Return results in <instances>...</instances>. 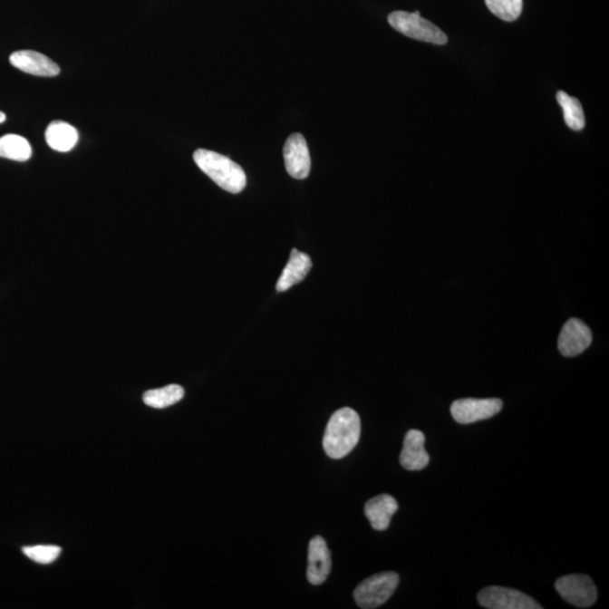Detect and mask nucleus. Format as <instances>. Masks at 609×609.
I'll list each match as a JSON object with an SVG mask.
<instances>
[{
  "label": "nucleus",
  "instance_id": "39448f33",
  "mask_svg": "<svg viewBox=\"0 0 609 609\" xmlns=\"http://www.w3.org/2000/svg\"><path fill=\"white\" fill-rule=\"evenodd\" d=\"M556 588L566 602L575 607L587 608L597 601V589L593 580L585 575L561 576Z\"/></svg>",
  "mask_w": 609,
  "mask_h": 609
},
{
  "label": "nucleus",
  "instance_id": "9b49d317",
  "mask_svg": "<svg viewBox=\"0 0 609 609\" xmlns=\"http://www.w3.org/2000/svg\"><path fill=\"white\" fill-rule=\"evenodd\" d=\"M332 569L331 552L325 539L314 537L308 546L307 579L314 585H322L329 578Z\"/></svg>",
  "mask_w": 609,
  "mask_h": 609
},
{
  "label": "nucleus",
  "instance_id": "4468645a",
  "mask_svg": "<svg viewBox=\"0 0 609 609\" xmlns=\"http://www.w3.org/2000/svg\"><path fill=\"white\" fill-rule=\"evenodd\" d=\"M399 509L398 501L390 495H381L369 500L364 506V514L373 529L386 530L390 527L392 517Z\"/></svg>",
  "mask_w": 609,
  "mask_h": 609
},
{
  "label": "nucleus",
  "instance_id": "2eb2a0df",
  "mask_svg": "<svg viewBox=\"0 0 609 609\" xmlns=\"http://www.w3.org/2000/svg\"><path fill=\"white\" fill-rule=\"evenodd\" d=\"M78 131L67 122H51L45 130V141L55 151H71L78 142Z\"/></svg>",
  "mask_w": 609,
  "mask_h": 609
},
{
  "label": "nucleus",
  "instance_id": "ddd939ff",
  "mask_svg": "<svg viewBox=\"0 0 609 609\" xmlns=\"http://www.w3.org/2000/svg\"><path fill=\"white\" fill-rule=\"evenodd\" d=\"M311 257L294 248L290 253L289 261L276 283V292H287L293 285L302 283L312 269Z\"/></svg>",
  "mask_w": 609,
  "mask_h": 609
},
{
  "label": "nucleus",
  "instance_id": "f257e3e1",
  "mask_svg": "<svg viewBox=\"0 0 609 609\" xmlns=\"http://www.w3.org/2000/svg\"><path fill=\"white\" fill-rule=\"evenodd\" d=\"M362 422L354 410L343 408L332 415L323 438V447L327 456L341 459L352 453L358 445Z\"/></svg>",
  "mask_w": 609,
  "mask_h": 609
},
{
  "label": "nucleus",
  "instance_id": "7ed1b4c3",
  "mask_svg": "<svg viewBox=\"0 0 609 609\" xmlns=\"http://www.w3.org/2000/svg\"><path fill=\"white\" fill-rule=\"evenodd\" d=\"M389 23L394 30L409 36L411 39L437 45H444L449 43V38L444 32L430 21L422 18L420 12L398 11L391 13Z\"/></svg>",
  "mask_w": 609,
  "mask_h": 609
},
{
  "label": "nucleus",
  "instance_id": "a211bd4d",
  "mask_svg": "<svg viewBox=\"0 0 609 609\" xmlns=\"http://www.w3.org/2000/svg\"><path fill=\"white\" fill-rule=\"evenodd\" d=\"M32 147L24 137L6 135L0 137V157L3 159L26 161L31 159Z\"/></svg>",
  "mask_w": 609,
  "mask_h": 609
},
{
  "label": "nucleus",
  "instance_id": "f03ea898",
  "mask_svg": "<svg viewBox=\"0 0 609 609\" xmlns=\"http://www.w3.org/2000/svg\"><path fill=\"white\" fill-rule=\"evenodd\" d=\"M193 160L198 168L225 191L237 195L246 188V172L228 157L211 150H198Z\"/></svg>",
  "mask_w": 609,
  "mask_h": 609
},
{
  "label": "nucleus",
  "instance_id": "6ab92c4d",
  "mask_svg": "<svg viewBox=\"0 0 609 609\" xmlns=\"http://www.w3.org/2000/svg\"><path fill=\"white\" fill-rule=\"evenodd\" d=\"M493 15L506 22H514L523 12V0H486Z\"/></svg>",
  "mask_w": 609,
  "mask_h": 609
},
{
  "label": "nucleus",
  "instance_id": "9d476101",
  "mask_svg": "<svg viewBox=\"0 0 609 609\" xmlns=\"http://www.w3.org/2000/svg\"><path fill=\"white\" fill-rule=\"evenodd\" d=\"M12 66L23 72L40 77H54L59 75L60 67L53 60L34 50H21L9 57Z\"/></svg>",
  "mask_w": 609,
  "mask_h": 609
},
{
  "label": "nucleus",
  "instance_id": "f3484780",
  "mask_svg": "<svg viewBox=\"0 0 609 609\" xmlns=\"http://www.w3.org/2000/svg\"><path fill=\"white\" fill-rule=\"evenodd\" d=\"M184 390L179 385H169L161 389L147 391L142 400L146 405L154 409H165L177 404L183 399Z\"/></svg>",
  "mask_w": 609,
  "mask_h": 609
},
{
  "label": "nucleus",
  "instance_id": "6e6552de",
  "mask_svg": "<svg viewBox=\"0 0 609 609\" xmlns=\"http://www.w3.org/2000/svg\"><path fill=\"white\" fill-rule=\"evenodd\" d=\"M593 334L589 327L578 318H571L563 325L557 347L565 357H575L592 344Z\"/></svg>",
  "mask_w": 609,
  "mask_h": 609
},
{
  "label": "nucleus",
  "instance_id": "0eeeda50",
  "mask_svg": "<svg viewBox=\"0 0 609 609\" xmlns=\"http://www.w3.org/2000/svg\"><path fill=\"white\" fill-rule=\"evenodd\" d=\"M499 399H461L450 406V412L456 422L470 424L495 417L502 410Z\"/></svg>",
  "mask_w": 609,
  "mask_h": 609
},
{
  "label": "nucleus",
  "instance_id": "1a4fd4ad",
  "mask_svg": "<svg viewBox=\"0 0 609 609\" xmlns=\"http://www.w3.org/2000/svg\"><path fill=\"white\" fill-rule=\"evenodd\" d=\"M284 157L285 169L290 177L297 179L308 177L312 168L311 155L306 140L301 133H294L285 141Z\"/></svg>",
  "mask_w": 609,
  "mask_h": 609
},
{
  "label": "nucleus",
  "instance_id": "aec40b11",
  "mask_svg": "<svg viewBox=\"0 0 609 609\" xmlns=\"http://www.w3.org/2000/svg\"><path fill=\"white\" fill-rule=\"evenodd\" d=\"M23 553L40 565H50L62 555V548L55 546H36L23 548Z\"/></svg>",
  "mask_w": 609,
  "mask_h": 609
},
{
  "label": "nucleus",
  "instance_id": "dca6fc26",
  "mask_svg": "<svg viewBox=\"0 0 609 609\" xmlns=\"http://www.w3.org/2000/svg\"><path fill=\"white\" fill-rule=\"evenodd\" d=\"M556 100L563 110V117H565L566 126L575 131L583 130L585 126V118L580 101L572 98L563 91L557 92Z\"/></svg>",
  "mask_w": 609,
  "mask_h": 609
},
{
  "label": "nucleus",
  "instance_id": "20e7f679",
  "mask_svg": "<svg viewBox=\"0 0 609 609\" xmlns=\"http://www.w3.org/2000/svg\"><path fill=\"white\" fill-rule=\"evenodd\" d=\"M400 576L395 572H382L363 580L355 588L354 601L360 608L373 609L384 605L395 593Z\"/></svg>",
  "mask_w": 609,
  "mask_h": 609
},
{
  "label": "nucleus",
  "instance_id": "f8f14e48",
  "mask_svg": "<svg viewBox=\"0 0 609 609\" xmlns=\"http://www.w3.org/2000/svg\"><path fill=\"white\" fill-rule=\"evenodd\" d=\"M426 437L419 430H410L406 433L402 453L400 456L401 465L408 470H421L427 468L430 457L424 449Z\"/></svg>",
  "mask_w": 609,
  "mask_h": 609
},
{
  "label": "nucleus",
  "instance_id": "412c9836",
  "mask_svg": "<svg viewBox=\"0 0 609 609\" xmlns=\"http://www.w3.org/2000/svg\"><path fill=\"white\" fill-rule=\"evenodd\" d=\"M5 121H6V114L0 111V124L4 123Z\"/></svg>",
  "mask_w": 609,
  "mask_h": 609
},
{
  "label": "nucleus",
  "instance_id": "423d86ee",
  "mask_svg": "<svg viewBox=\"0 0 609 609\" xmlns=\"http://www.w3.org/2000/svg\"><path fill=\"white\" fill-rule=\"evenodd\" d=\"M481 606L488 609H541L536 601L518 590L491 585L478 594Z\"/></svg>",
  "mask_w": 609,
  "mask_h": 609
}]
</instances>
